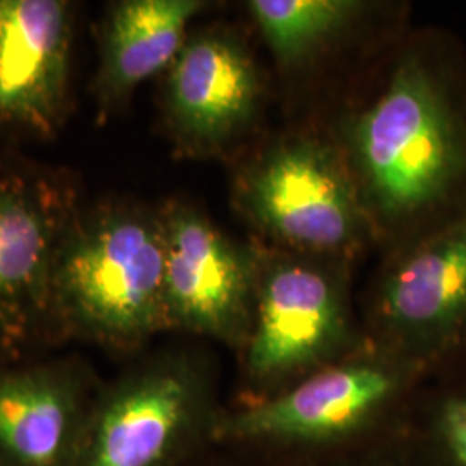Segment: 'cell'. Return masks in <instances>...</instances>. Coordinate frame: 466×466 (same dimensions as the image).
Here are the masks:
<instances>
[{"instance_id":"8992f818","label":"cell","mask_w":466,"mask_h":466,"mask_svg":"<svg viewBox=\"0 0 466 466\" xmlns=\"http://www.w3.org/2000/svg\"><path fill=\"white\" fill-rule=\"evenodd\" d=\"M350 333L346 287L330 268L294 256L259 258L246 368L280 382L332 360Z\"/></svg>"},{"instance_id":"30bf717a","label":"cell","mask_w":466,"mask_h":466,"mask_svg":"<svg viewBox=\"0 0 466 466\" xmlns=\"http://www.w3.org/2000/svg\"><path fill=\"white\" fill-rule=\"evenodd\" d=\"M417 363L392 352L313 371L277 398L219 420L221 437L261 442H321L360 429L392 400Z\"/></svg>"},{"instance_id":"6da1fadb","label":"cell","mask_w":466,"mask_h":466,"mask_svg":"<svg viewBox=\"0 0 466 466\" xmlns=\"http://www.w3.org/2000/svg\"><path fill=\"white\" fill-rule=\"evenodd\" d=\"M348 149L371 221L413 228L418 240L466 213V67L460 52L437 36L413 44L382 94L350 119Z\"/></svg>"},{"instance_id":"4fadbf2b","label":"cell","mask_w":466,"mask_h":466,"mask_svg":"<svg viewBox=\"0 0 466 466\" xmlns=\"http://www.w3.org/2000/svg\"><path fill=\"white\" fill-rule=\"evenodd\" d=\"M206 9L202 0H117L106 7L97 26L99 66L90 84L99 121L167 71L184 47L190 23Z\"/></svg>"},{"instance_id":"8fae6325","label":"cell","mask_w":466,"mask_h":466,"mask_svg":"<svg viewBox=\"0 0 466 466\" xmlns=\"http://www.w3.org/2000/svg\"><path fill=\"white\" fill-rule=\"evenodd\" d=\"M394 352L418 363L466 339V213L400 252L379 292Z\"/></svg>"},{"instance_id":"277c9868","label":"cell","mask_w":466,"mask_h":466,"mask_svg":"<svg viewBox=\"0 0 466 466\" xmlns=\"http://www.w3.org/2000/svg\"><path fill=\"white\" fill-rule=\"evenodd\" d=\"M235 200L261 232L300 254H350L373 227L348 159L309 137L283 140L244 167Z\"/></svg>"},{"instance_id":"9a60e30c","label":"cell","mask_w":466,"mask_h":466,"mask_svg":"<svg viewBox=\"0 0 466 466\" xmlns=\"http://www.w3.org/2000/svg\"><path fill=\"white\" fill-rule=\"evenodd\" d=\"M442 431L458 465L466 466V398L450 400L442 408Z\"/></svg>"},{"instance_id":"5bb4252c","label":"cell","mask_w":466,"mask_h":466,"mask_svg":"<svg viewBox=\"0 0 466 466\" xmlns=\"http://www.w3.org/2000/svg\"><path fill=\"white\" fill-rule=\"evenodd\" d=\"M248 9L275 59L298 66L346 34L365 5L356 0H252Z\"/></svg>"},{"instance_id":"5b68a950","label":"cell","mask_w":466,"mask_h":466,"mask_svg":"<svg viewBox=\"0 0 466 466\" xmlns=\"http://www.w3.org/2000/svg\"><path fill=\"white\" fill-rule=\"evenodd\" d=\"M206 413L199 370L182 356L152 360L96 394L71 466H167Z\"/></svg>"},{"instance_id":"7c38bea8","label":"cell","mask_w":466,"mask_h":466,"mask_svg":"<svg viewBox=\"0 0 466 466\" xmlns=\"http://www.w3.org/2000/svg\"><path fill=\"white\" fill-rule=\"evenodd\" d=\"M96 394L80 360L0 361V466H71Z\"/></svg>"},{"instance_id":"9c48e42d","label":"cell","mask_w":466,"mask_h":466,"mask_svg":"<svg viewBox=\"0 0 466 466\" xmlns=\"http://www.w3.org/2000/svg\"><path fill=\"white\" fill-rule=\"evenodd\" d=\"M76 7L0 0V137L52 140L71 113Z\"/></svg>"},{"instance_id":"3957f363","label":"cell","mask_w":466,"mask_h":466,"mask_svg":"<svg viewBox=\"0 0 466 466\" xmlns=\"http://www.w3.org/2000/svg\"><path fill=\"white\" fill-rule=\"evenodd\" d=\"M82 204L66 169L0 152V361H23L54 342L50 273Z\"/></svg>"},{"instance_id":"52a82bcc","label":"cell","mask_w":466,"mask_h":466,"mask_svg":"<svg viewBox=\"0 0 466 466\" xmlns=\"http://www.w3.org/2000/svg\"><path fill=\"white\" fill-rule=\"evenodd\" d=\"M167 242V330L244 346L249 335L259 256L237 246L196 206H159Z\"/></svg>"},{"instance_id":"7a4b0ae2","label":"cell","mask_w":466,"mask_h":466,"mask_svg":"<svg viewBox=\"0 0 466 466\" xmlns=\"http://www.w3.org/2000/svg\"><path fill=\"white\" fill-rule=\"evenodd\" d=\"M167 242L159 208L135 200L84 202L50 273V323L57 340L132 352L167 330Z\"/></svg>"},{"instance_id":"ba28073f","label":"cell","mask_w":466,"mask_h":466,"mask_svg":"<svg viewBox=\"0 0 466 466\" xmlns=\"http://www.w3.org/2000/svg\"><path fill=\"white\" fill-rule=\"evenodd\" d=\"M259 99L258 67L238 35L218 25L190 32L165 71L167 137L185 157L219 156L246 132Z\"/></svg>"}]
</instances>
